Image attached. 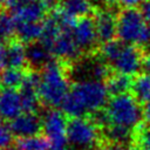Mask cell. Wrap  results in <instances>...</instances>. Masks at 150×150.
I'll use <instances>...</instances> for the list:
<instances>
[{
	"instance_id": "1",
	"label": "cell",
	"mask_w": 150,
	"mask_h": 150,
	"mask_svg": "<svg viewBox=\"0 0 150 150\" xmlns=\"http://www.w3.org/2000/svg\"><path fill=\"white\" fill-rule=\"evenodd\" d=\"M40 73L41 83L39 95L43 108H56L61 105L64 96L70 89L66 62L53 60Z\"/></svg>"
},
{
	"instance_id": "2",
	"label": "cell",
	"mask_w": 150,
	"mask_h": 150,
	"mask_svg": "<svg viewBox=\"0 0 150 150\" xmlns=\"http://www.w3.org/2000/svg\"><path fill=\"white\" fill-rule=\"evenodd\" d=\"M110 124L135 129L144 120V110L131 93L111 96L104 107Z\"/></svg>"
},
{
	"instance_id": "3",
	"label": "cell",
	"mask_w": 150,
	"mask_h": 150,
	"mask_svg": "<svg viewBox=\"0 0 150 150\" xmlns=\"http://www.w3.org/2000/svg\"><path fill=\"white\" fill-rule=\"evenodd\" d=\"M117 38L127 45L145 46L150 42V29L136 7L123 8L117 15Z\"/></svg>"
},
{
	"instance_id": "4",
	"label": "cell",
	"mask_w": 150,
	"mask_h": 150,
	"mask_svg": "<svg viewBox=\"0 0 150 150\" xmlns=\"http://www.w3.org/2000/svg\"><path fill=\"white\" fill-rule=\"evenodd\" d=\"M67 138L73 146L81 150H95L104 142L102 130L87 116H67Z\"/></svg>"
},
{
	"instance_id": "5",
	"label": "cell",
	"mask_w": 150,
	"mask_h": 150,
	"mask_svg": "<svg viewBox=\"0 0 150 150\" xmlns=\"http://www.w3.org/2000/svg\"><path fill=\"white\" fill-rule=\"evenodd\" d=\"M81 102V104L88 111V115L93 111L103 109L109 98V93L103 81H84L71 84L69 89Z\"/></svg>"
},
{
	"instance_id": "6",
	"label": "cell",
	"mask_w": 150,
	"mask_h": 150,
	"mask_svg": "<svg viewBox=\"0 0 150 150\" xmlns=\"http://www.w3.org/2000/svg\"><path fill=\"white\" fill-rule=\"evenodd\" d=\"M43 132L50 142V150L67 146V115L55 108H45Z\"/></svg>"
},
{
	"instance_id": "7",
	"label": "cell",
	"mask_w": 150,
	"mask_h": 150,
	"mask_svg": "<svg viewBox=\"0 0 150 150\" xmlns=\"http://www.w3.org/2000/svg\"><path fill=\"white\" fill-rule=\"evenodd\" d=\"M73 36L83 55L96 53L98 39L94 16L89 15L77 19L73 29Z\"/></svg>"
},
{
	"instance_id": "8",
	"label": "cell",
	"mask_w": 150,
	"mask_h": 150,
	"mask_svg": "<svg viewBox=\"0 0 150 150\" xmlns=\"http://www.w3.org/2000/svg\"><path fill=\"white\" fill-rule=\"evenodd\" d=\"M143 56L138 46L135 45H124L122 52L117 56V59L111 63V69L115 73L136 76L142 68Z\"/></svg>"
},
{
	"instance_id": "9",
	"label": "cell",
	"mask_w": 150,
	"mask_h": 150,
	"mask_svg": "<svg viewBox=\"0 0 150 150\" xmlns=\"http://www.w3.org/2000/svg\"><path fill=\"white\" fill-rule=\"evenodd\" d=\"M8 125L18 138L36 136L43 131V120L35 112H23L12 120Z\"/></svg>"
},
{
	"instance_id": "10",
	"label": "cell",
	"mask_w": 150,
	"mask_h": 150,
	"mask_svg": "<svg viewBox=\"0 0 150 150\" xmlns=\"http://www.w3.org/2000/svg\"><path fill=\"white\" fill-rule=\"evenodd\" d=\"M53 55L56 56L57 60L64 62H73L83 55L74 40L73 32L61 30L60 35L55 40L53 47Z\"/></svg>"
},
{
	"instance_id": "11",
	"label": "cell",
	"mask_w": 150,
	"mask_h": 150,
	"mask_svg": "<svg viewBox=\"0 0 150 150\" xmlns=\"http://www.w3.org/2000/svg\"><path fill=\"white\" fill-rule=\"evenodd\" d=\"M95 26L97 39L100 43H105L111 40H115L117 36V18L112 12L108 9H97L95 12Z\"/></svg>"
},
{
	"instance_id": "12",
	"label": "cell",
	"mask_w": 150,
	"mask_h": 150,
	"mask_svg": "<svg viewBox=\"0 0 150 150\" xmlns=\"http://www.w3.org/2000/svg\"><path fill=\"white\" fill-rule=\"evenodd\" d=\"M53 53L40 41H33L26 45V62L27 69L41 71L50 61H53Z\"/></svg>"
},
{
	"instance_id": "13",
	"label": "cell",
	"mask_w": 150,
	"mask_h": 150,
	"mask_svg": "<svg viewBox=\"0 0 150 150\" xmlns=\"http://www.w3.org/2000/svg\"><path fill=\"white\" fill-rule=\"evenodd\" d=\"M22 102L19 90L1 88L0 90V116L5 120H14L22 112Z\"/></svg>"
},
{
	"instance_id": "14",
	"label": "cell",
	"mask_w": 150,
	"mask_h": 150,
	"mask_svg": "<svg viewBox=\"0 0 150 150\" xmlns=\"http://www.w3.org/2000/svg\"><path fill=\"white\" fill-rule=\"evenodd\" d=\"M47 9L41 4L40 0H33L30 2L25 4L13 16L18 21H27V22H40L47 15Z\"/></svg>"
},
{
	"instance_id": "15",
	"label": "cell",
	"mask_w": 150,
	"mask_h": 150,
	"mask_svg": "<svg viewBox=\"0 0 150 150\" xmlns=\"http://www.w3.org/2000/svg\"><path fill=\"white\" fill-rule=\"evenodd\" d=\"M26 46L19 39H11L7 42V68L26 69Z\"/></svg>"
},
{
	"instance_id": "16",
	"label": "cell",
	"mask_w": 150,
	"mask_h": 150,
	"mask_svg": "<svg viewBox=\"0 0 150 150\" xmlns=\"http://www.w3.org/2000/svg\"><path fill=\"white\" fill-rule=\"evenodd\" d=\"M15 35L21 42L27 45L29 42L40 40L43 29L42 22H27L15 20Z\"/></svg>"
},
{
	"instance_id": "17",
	"label": "cell",
	"mask_w": 150,
	"mask_h": 150,
	"mask_svg": "<svg viewBox=\"0 0 150 150\" xmlns=\"http://www.w3.org/2000/svg\"><path fill=\"white\" fill-rule=\"evenodd\" d=\"M132 79H134V76H129V75H124V74L114 71L105 80V86H107L109 95L116 96V95H122V94L129 93L131 90Z\"/></svg>"
},
{
	"instance_id": "18",
	"label": "cell",
	"mask_w": 150,
	"mask_h": 150,
	"mask_svg": "<svg viewBox=\"0 0 150 150\" xmlns=\"http://www.w3.org/2000/svg\"><path fill=\"white\" fill-rule=\"evenodd\" d=\"M60 8L68 16L74 19L89 16L90 12L94 9L89 0H62Z\"/></svg>"
},
{
	"instance_id": "19",
	"label": "cell",
	"mask_w": 150,
	"mask_h": 150,
	"mask_svg": "<svg viewBox=\"0 0 150 150\" xmlns=\"http://www.w3.org/2000/svg\"><path fill=\"white\" fill-rule=\"evenodd\" d=\"M130 93L139 103H146L150 101V74H137L132 79Z\"/></svg>"
},
{
	"instance_id": "20",
	"label": "cell",
	"mask_w": 150,
	"mask_h": 150,
	"mask_svg": "<svg viewBox=\"0 0 150 150\" xmlns=\"http://www.w3.org/2000/svg\"><path fill=\"white\" fill-rule=\"evenodd\" d=\"M50 148L49 139L42 135L16 138L13 146L14 150H50Z\"/></svg>"
},
{
	"instance_id": "21",
	"label": "cell",
	"mask_w": 150,
	"mask_h": 150,
	"mask_svg": "<svg viewBox=\"0 0 150 150\" xmlns=\"http://www.w3.org/2000/svg\"><path fill=\"white\" fill-rule=\"evenodd\" d=\"M26 69H19V68H5L1 70L0 80L1 86L4 88H12V89H19L21 84L23 83V80L27 74Z\"/></svg>"
},
{
	"instance_id": "22",
	"label": "cell",
	"mask_w": 150,
	"mask_h": 150,
	"mask_svg": "<svg viewBox=\"0 0 150 150\" xmlns=\"http://www.w3.org/2000/svg\"><path fill=\"white\" fill-rule=\"evenodd\" d=\"M15 19L9 12L0 11V45L7 43L15 34Z\"/></svg>"
},
{
	"instance_id": "23",
	"label": "cell",
	"mask_w": 150,
	"mask_h": 150,
	"mask_svg": "<svg viewBox=\"0 0 150 150\" xmlns=\"http://www.w3.org/2000/svg\"><path fill=\"white\" fill-rule=\"evenodd\" d=\"M132 145L139 146L143 150H150V125L143 121L134 129Z\"/></svg>"
},
{
	"instance_id": "24",
	"label": "cell",
	"mask_w": 150,
	"mask_h": 150,
	"mask_svg": "<svg viewBox=\"0 0 150 150\" xmlns=\"http://www.w3.org/2000/svg\"><path fill=\"white\" fill-rule=\"evenodd\" d=\"M14 134L9 125L0 123V150H9V148L14 146Z\"/></svg>"
},
{
	"instance_id": "25",
	"label": "cell",
	"mask_w": 150,
	"mask_h": 150,
	"mask_svg": "<svg viewBox=\"0 0 150 150\" xmlns=\"http://www.w3.org/2000/svg\"><path fill=\"white\" fill-rule=\"evenodd\" d=\"M141 12H142V14H143V18H144V20H145V23H146L148 28L150 29V0H145V1L142 4Z\"/></svg>"
},
{
	"instance_id": "26",
	"label": "cell",
	"mask_w": 150,
	"mask_h": 150,
	"mask_svg": "<svg viewBox=\"0 0 150 150\" xmlns=\"http://www.w3.org/2000/svg\"><path fill=\"white\" fill-rule=\"evenodd\" d=\"M7 68V43L0 45V69Z\"/></svg>"
},
{
	"instance_id": "27",
	"label": "cell",
	"mask_w": 150,
	"mask_h": 150,
	"mask_svg": "<svg viewBox=\"0 0 150 150\" xmlns=\"http://www.w3.org/2000/svg\"><path fill=\"white\" fill-rule=\"evenodd\" d=\"M40 1L45 6V8L47 9V12H52V11H54V9H56V8L60 7L62 0H40Z\"/></svg>"
},
{
	"instance_id": "28",
	"label": "cell",
	"mask_w": 150,
	"mask_h": 150,
	"mask_svg": "<svg viewBox=\"0 0 150 150\" xmlns=\"http://www.w3.org/2000/svg\"><path fill=\"white\" fill-rule=\"evenodd\" d=\"M139 2H141V0H121V1H120V4H121L124 8H134V7H136Z\"/></svg>"
},
{
	"instance_id": "29",
	"label": "cell",
	"mask_w": 150,
	"mask_h": 150,
	"mask_svg": "<svg viewBox=\"0 0 150 150\" xmlns=\"http://www.w3.org/2000/svg\"><path fill=\"white\" fill-rule=\"evenodd\" d=\"M142 68L146 74H150V53L143 56V62H142Z\"/></svg>"
},
{
	"instance_id": "30",
	"label": "cell",
	"mask_w": 150,
	"mask_h": 150,
	"mask_svg": "<svg viewBox=\"0 0 150 150\" xmlns=\"http://www.w3.org/2000/svg\"><path fill=\"white\" fill-rule=\"evenodd\" d=\"M143 110H144V121L150 125V101L144 104Z\"/></svg>"
},
{
	"instance_id": "31",
	"label": "cell",
	"mask_w": 150,
	"mask_h": 150,
	"mask_svg": "<svg viewBox=\"0 0 150 150\" xmlns=\"http://www.w3.org/2000/svg\"><path fill=\"white\" fill-rule=\"evenodd\" d=\"M104 1H105V4H107V5H115V4L120 2L121 0H104Z\"/></svg>"
},
{
	"instance_id": "32",
	"label": "cell",
	"mask_w": 150,
	"mask_h": 150,
	"mask_svg": "<svg viewBox=\"0 0 150 150\" xmlns=\"http://www.w3.org/2000/svg\"><path fill=\"white\" fill-rule=\"evenodd\" d=\"M57 150H81L79 148H75V146H64L62 149H57Z\"/></svg>"
},
{
	"instance_id": "33",
	"label": "cell",
	"mask_w": 150,
	"mask_h": 150,
	"mask_svg": "<svg viewBox=\"0 0 150 150\" xmlns=\"http://www.w3.org/2000/svg\"><path fill=\"white\" fill-rule=\"evenodd\" d=\"M6 1H7V0H0V11L6 6Z\"/></svg>"
},
{
	"instance_id": "34",
	"label": "cell",
	"mask_w": 150,
	"mask_h": 150,
	"mask_svg": "<svg viewBox=\"0 0 150 150\" xmlns=\"http://www.w3.org/2000/svg\"><path fill=\"white\" fill-rule=\"evenodd\" d=\"M21 2H23V4H27V2H30V1H33V0H20Z\"/></svg>"
},
{
	"instance_id": "35",
	"label": "cell",
	"mask_w": 150,
	"mask_h": 150,
	"mask_svg": "<svg viewBox=\"0 0 150 150\" xmlns=\"http://www.w3.org/2000/svg\"><path fill=\"white\" fill-rule=\"evenodd\" d=\"M0 74H1V69H0ZM0 87H2L1 86V80H0ZM0 90H1V88H0Z\"/></svg>"
},
{
	"instance_id": "36",
	"label": "cell",
	"mask_w": 150,
	"mask_h": 150,
	"mask_svg": "<svg viewBox=\"0 0 150 150\" xmlns=\"http://www.w3.org/2000/svg\"><path fill=\"white\" fill-rule=\"evenodd\" d=\"M95 150H102V148H101V146H98V148H97V149H95Z\"/></svg>"
},
{
	"instance_id": "37",
	"label": "cell",
	"mask_w": 150,
	"mask_h": 150,
	"mask_svg": "<svg viewBox=\"0 0 150 150\" xmlns=\"http://www.w3.org/2000/svg\"><path fill=\"white\" fill-rule=\"evenodd\" d=\"M146 46H149V47H150V42H149V43H148V45H146Z\"/></svg>"
},
{
	"instance_id": "38",
	"label": "cell",
	"mask_w": 150,
	"mask_h": 150,
	"mask_svg": "<svg viewBox=\"0 0 150 150\" xmlns=\"http://www.w3.org/2000/svg\"><path fill=\"white\" fill-rule=\"evenodd\" d=\"M0 120H1V116H0Z\"/></svg>"
}]
</instances>
